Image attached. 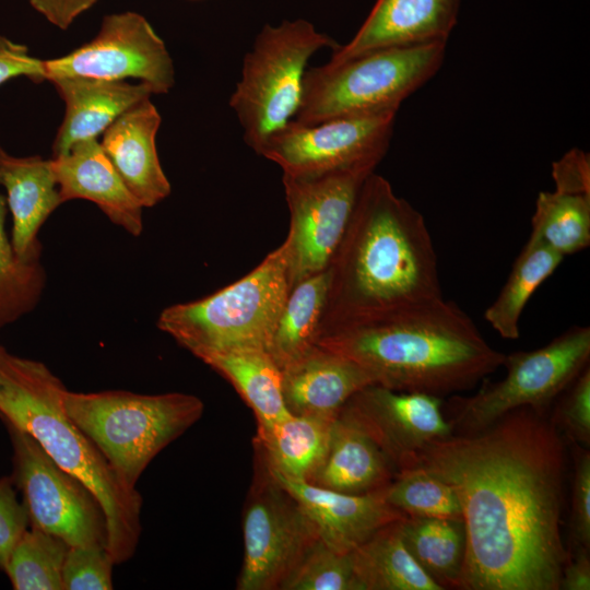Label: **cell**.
Wrapping results in <instances>:
<instances>
[{
	"label": "cell",
	"mask_w": 590,
	"mask_h": 590,
	"mask_svg": "<svg viewBox=\"0 0 590 590\" xmlns=\"http://www.w3.org/2000/svg\"><path fill=\"white\" fill-rule=\"evenodd\" d=\"M328 269L318 334L442 297L437 255L423 215L375 172L361 187Z\"/></svg>",
	"instance_id": "obj_2"
},
{
	"label": "cell",
	"mask_w": 590,
	"mask_h": 590,
	"mask_svg": "<svg viewBox=\"0 0 590 590\" xmlns=\"http://www.w3.org/2000/svg\"><path fill=\"white\" fill-rule=\"evenodd\" d=\"M281 590H359L352 552L337 551L320 539L300 560Z\"/></svg>",
	"instance_id": "obj_34"
},
{
	"label": "cell",
	"mask_w": 590,
	"mask_h": 590,
	"mask_svg": "<svg viewBox=\"0 0 590 590\" xmlns=\"http://www.w3.org/2000/svg\"><path fill=\"white\" fill-rule=\"evenodd\" d=\"M461 0H376L352 39L332 50L329 64L387 47L447 42Z\"/></svg>",
	"instance_id": "obj_16"
},
{
	"label": "cell",
	"mask_w": 590,
	"mask_h": 590,
	"mask_svg": "<svg viewBox=\"0 0 590 590\" xmlns=\"http://www.w3.org/2000/svg\"><path fill=\"white\" fill-rule=\"evenodd\" d=\"M290 291L285 239L238 281L199 300L165 308L157 326L198 358L236 349L268 351Z\"/></svg>",
	"instance_id": "obj_5"
},
{
	"label": "cell",
	"mask_w": 590,
	"mask_h": 590,
	"mask_svg": "<svg viewBox=\"0 0 590 590\" xmlns=\"http://www.w3.org/2000/svg\"><path fill=\"white\" fill-rule=\"evenodd\" d=\"M563 256L530 235L514 262L511 271L484 318L504 339L517 340L519 320L530 297L557 269Z\"/></svg>",
	"instance_id": "obj_29"
},
{
	"label": "cell",
	"mask_w": 590,
	"mask_h": 590,
	"mask_svg": "<svg viewBox=\"0 0 590 590\" xmlns=\"http://www.w3.org/2000/svg\"><path fill=\"white\" fill-rule=\"evenodd\" d=\"M334 420L291 413L258 428L255 446L271 473L309 482L324 459Z\"/></svg>",
	"instance_id": "obj_24"
},
{
	"label": "cell",
	"mask_w": 590,
	"mask_h": 590,
	"mask_svg": "<svg viewBox=\"0 0 590 590\" xmlns=\"http://www.w3.org/2000/svg\"><path fill=\"white\" fill-rule=\"evenodd\" d=\"M161 115L150 98L120 115L103 133L99 143L118 175L143 208H152L170 193L161 166L156 133Z\"/></svg>",
	"instance_id": "obj_18"
},
{
	"label": "cell",
	"mask_w": 590,
	"mask_h": 590,
	"mask_svg": "<svg viewBox=\"0 0 590 590\" xmlns=\"http://www.w3.org/2000/svg\"><path fill=\"white\" fill-rule=\"evenodd\" d=\"M3 422L13 448L12 479L23 493L30 526L70 546L107 547L106 517L95 495L60 468L32 435Z\"/></svg>",
	"instance_id": "obj_11"
},
{
	"label": "cell",
	"mask_w": 590,
	"mask_h": 590,
	"mask_svg": "<svg viewBox=\"0 0 590 590\" xmlns=\"http://www.w3.org/2000/svg\"><path fill=\"white\" fill-rule=\"evenodd\" d=\"M396 473L375 439L341 409L332 424L324 459L308 483L361 495L384 489Z\"/></svg>",
	"instance_id": "obj_22"
},
{
	"label": "cell",
	"mask_w": 590,
	"mask_h": 590,
	"mask_svg": "<svg viewBox=\"0 0 590 590\" xmlns=\"http://www.w3.org/2000/svg\"><path fill=\"white\" fill-rule=\"evenodd\" d=\"M339 45L304 19L261 28L244 57L240 79L229 97L243 138L257 154L296 116L309 59Z\"/></svg>",
	"instance_id": "obj_8"
},
{
	"label": "cell",
	"mask_w": 590,
	"mask_h": 590,
	"mask_svg": "<svg viewBox=\"0 0 590 590\" xmlns=\"http://www.w3.org/2000/svg\"><path fill=\"white\" fill-rule=\"evenodd\" d=\"M281 374L285 405L296 415L337 417L352 396L375 385L357 363L316 344Z\"/></svg>",
	"instance_id": "obj_19"
},
{
	"label": "cell",
	"mask_w": 590,
	"mask_h": 590,
	"mask_svg": "<svg viewBox=\"0 0 590 590\" xmlns=\"http://www.w3.org/2000/svg\"><path fill=\"white\" fill-rule=\"evenodd\" d=\"M44 68L46 80L138 79L153 94L168 93L175 84L174 63L163 39L143 15L130 11L106 15L91 42L66 56L44 60Z\"/></svg>",
	"instance_id": "obj_14"
},
{
	"label": "cell",
	"mask_w": 590,
	"mask_h": 590,
	"mask_svg": "<svg viewBox=\"0 0 590 590\" xmlns=\"http://www.w3.org/2000/svg\"><path fill=\"white\" fill-rule=\"evenodd\" d=\"M573 457V483L567 551L590 550V452L569 442Z\"/></svg>",
	"instance_id": "obj_37"
},
{
	"label": "cell",
	"mask_w": 590,
	"mask_h": 590,
	"mask_svg": "<svg viewBox=\"0 0 590 590\" xmlns=\"http://www.w3.org/2000/svg\"><path fill=\"white\" fill-rule=\"evenodd\" d=\"M61 201L94 202L118 226L138 236L143 206L129 191L97 139L74 143L66 154L52 157Z\"/></svg>",
	"instance_id": "obj_20"
},
{
	"label": "cell",
	"mask_w": 590,
	"mask_h": 590,
	"mask_svg": "<svg viewBox=\"0 0 590 590\" xmlns=\"http://www.w3.org/2000/svg\"><path fill=\"white\" fill-rule=\"evenodd\" d=\"M446 50L447 42L387 47L309 68L293 120L312 125L337 116L397 113L438 72Z\"/></svg>",
	"instance_id": "obj_7"
},
{
	"label": "cell",
	"mask_w": 590,
	"mask_h": 590,
	"mask_svg": "<svg viewBox=\"0 0 590 590\" xmlns=\"http://www.w3.org/2000/svg\"><path fill=\"white\" fill-rule=\"evenodd\" d=\"M400 530L411 555L442 590L460 588L467 547L463 519L403 517Z\"/></svg>",
	"instance_id": "obj_27"
},
{
	"label": "cell",
	"mask_w": 590,
	"mask_h": 590,
	"mask_svg": "<svg viewBox=\"0 0 590 590\" xmlns=\"http://www.w3.org/2000/svg\"><path fill=\"white\" fill-rule=\"evenodd\" d=\"M5 201L0 194V328L36 305L44 285L40 251L20 257L5 232Z\"/></svg>",
	"instance_id": "obj_32"
},
{
	"label": "cell",
	"mask_w": 590,
	"mask_h": 590,
	"mask_svg": "<svg viewBox=\"0 0 590 590\" xmlns=\"http://www.w3.org/2000/svg\"><path fill=\"white\" fill-rule=\"evenodd\" d=\"M586 548H577L569 553L559 583V590L590 589V557Z\"/></svg>",
	"instance_id": "obj_42"
},
{
	"label": "cell",
	"mask_w": 590,
	"mask_h": 590,
	"mask_svg": "<svg viewBox=\"0 0 590 590\" xmlns=\"http://www.w3.org/2000/svg\"><path fill=\"white\" fill-rule=\"evenodd\" d=\"M382 494L405 517L463 519L453 487L422 467L399 470Z\"/></svg>",
	"instance_id": "obj_33"
},
{
	"label": "cell",
	"mask_w": 590,
	"mask_h": 590,
	"mask_svg": "<svg viewBox=\"0 0 590 590\" xmlns=\"http://www.w3.org/2000/svg\"><path fill=\"white\" fill-rule=\"evenodd\" d=\"M48 81L66 106L52 145L54 157L66 154L79 141L96 139L126 110L153 94L142 82L131 84L85 76H56Z\"/></svg>",
	"instance_id": "obj_21"
},
{
	"label": "cell",
	"mask_w": 590,
	"mask_h": 590,
	"mask_svg": "<svg viewBox=\"0 0 590 590\" xmlns=\"http://www.w3.org/2000/svg\"><path fill=\"white\" fill-rule=\"evenodd\" d=\"M550 417L564 440L590 446V368L586 367L559 394Z\"/></svg>",
	"instance_id": "obj_35"
},
{
	"label": "cell",
	"mask_w": 590,
	"mask_h": 590,
	"mask_svg": "<svg viewBox=\"0 0 590 590\" xmlns=\"http://www.w3.org/2000/svg\"><path fill=\"white\" fill-rule=\"evenodd\" d=\"M115 564L106 546H70L62 566L66 590H110Z\"/></svg>",
	"instance_id": "obj_36"
},
{
	"label": "cell",
	"mask_w": 590,
	"mask_h": 590,
	"mask_svg": "<svg viewBox=\"0 0 590 590\" xmlns=\"http://www.w3.org/2000/svg\"><path fill=\"white\" fill-rule=\"evenodd\" d=\"M590 328L574 326L546 345L505 354L503 379L486 381L470 397H453L446 417L452 434L485 429L510 411L546 413L559 394L589 366Z\"/></svg>",
	"instance_id": "obj_9"
},
{
	"label": "cell",
	"mask_w": 590,
	"mask_h": 590,
	"mask_svg": "<svg viewBox=\"0 0 590 590\" xmlns=\"http://www.w3.org/2000/svg\"><path fill=\"white\" fill-rule=\"evenodd\" d=\"M315 344L357 363L375 385L439 398L471 389L505 358L444 296L330 327Z\"/></svg>",
	"instance_id": "obj_3"
},
{
	"label": "cell",
	"mask_w": 590,
	"mask_h": 590,
	"mask_svg": "<svg viewBox=\"0 0 590 590\" xmlns=\"http://www.w3.org/2000/svg\"><path fill=\"white\" fill-rule=\"evenodd\" d=\"M66 387L43 363L0 349V417L32 435L64 471L97 498L106 517L107 550L128 560L141 533L142 497L127 486L63 405Z\"/></svg>",
	"instance_id": "obj_4"
},
{
	"label": "cell",
	"mask_w": 590,
	"mask_h": 590,
	"mask_svg": "<svg viewBox=\"0 0 590 590\" xmlns=\"http://www.w3.org/2000/svg\"><path fill=\"white\" fill-rule=\"evenodd\" d=\"M329 284L327 268L291 288L268 347L280 369L315 345Z\"/></svg>",
	"instance_id": "obj_28"
},
{
	"label": "cell",
	"mask_w": 590,
	"mask_h": 590,
	"mask_svg": "<svg viewBox=\"0 0 590 590\" xmlns=\"http://www.w3.org/2000/svg\"><path fill=\"white\" fill-rule=\"evenodd\" d=\"M0 349H1V346H0Z\"/></svg>",
	"instance_id": "obj_43"
},
{
	"label": "cell",
	"mask_w": 590,
	"mask_h": 590,
	"mask_svg": "<svg viewBox=\"0 0 590 590\" xmlns=\"http://www.w3.org/2000/svg\"><path fill=\"white\" fill-rule=\"evenodd\" d=\"M379 445L399 470L413 464L430 442L452 435L436 396L369 385L342 408Z\"/></svg>",
	"instance_id": "obj_15"
},
{
	"label": "cell",
	"mask_w": 590,
	"mask_h": 590,
	"mask_svg": "<svg viewBox=\"0 0 590 590\" xmlns=\"http://www.w3.org/2000/svg\"><path fill=\"white\" fill-rule=\"evenodd\" d=\"M63 405L73 423L99 449L123 483L135 484L152 459L202 415L203 402L180 392H72Z\"/></svg>",
	"instance_id": "obj_6"
},
{
	"label": "cell",
	"mask_w": 590,
	"mask_h": 590,
	"mask_svg": "<svg viewBox=\"0 0 590 590\" xmlns=\"http://www.w3.org/2000/svg\"><path fill=\"white\" fill-rule=\"evenodd\" d=\"M70 545L38 528H27L13 546L3 571L15 590H61Z\"/></svg>",
	"instance_id": "obj_31"
},
{
	"label": "cell",
	"mask_w": 590,
	"mask_h": 590,
	"mask_svg": "<svg viewBox=\"0 0 590 590\" xmlns=\"http://www.w3.org/2000/svg\"><path fill=\"white\" fill-rule=\"evenodd\" d=\"M555 190L568 194L590 196V157L580 149L566 152L552 165Z\"/></svg>",
	"instance_id": "obj_39"
},
{
	"label": "cell",
	"mask_w": 590,
	"mask_h": 590,
	"mask_svg": "<svg viewBox=\"0 0 590 590\" xmlns=\"http://www.w3.org/2000/svg\"><path fill=\"white\" fill-rule=\"evenodd\" d=\"M376 168L369 166L294 177L283 175L290 210L291 288L326 270L339 246L358 192Z\"/></svg>",
	"instance_id": "obj_13"
},
{
	"label": "cell",
	"mask_w": 590,
	"mask_h": 590,
	"mask_svg": "<svg viewBox=\"0 0 590 590\" xmlns=\"http://www.w3.org/2000/svg\"><path fill=\"white\" fill-rule=\"evenodd\" d=\"M202 362L227 379L253 411L258 428L291 414L282 392V374L263 349H236L208 353Z\"/></svg>",
	"instance_id": "obj_25"
},
{
	"label": "cell",
	"mask_w": 590,
	"mask_h": 590,
	"mask_svg": "<svg viewBox=\"0 0 590 590\" xmlns=\"http://www.w3.org/2000/svg\"><path fill=\"white\" fill-rule=\"evenodd\" d=\"M0 185L12 214L11 243L20 257L40 251L37 233L61 203L52 160L16 157L0 148Z\"/></svg>",
	"instance_id": "obj_23"
},
{
	"label": "cell",
	"mask_w": 590,
	"mask_h": 590,
	"mask_svg": "<svg viewBox=\"0 0 590 590\" xmlns=\"http://www.w3.org/2000/svg\"><path fill=\"white\" fill-rule=\"evenodd\" d=\"M30 526L24 503L19 502L12 476L0 479V569L4 570L10 553Z\"/></svg>",
	"instance_id": "obj_38"
},
{
	"label": "cell",
	"mask_w": 590,
	"mask_h": 590,
	"mask_svg": "<svg viewBox=\"0 0 590 590\" xmlns=\"http://www.w3.org/2000/svg\"><path fill=\"white\" fill-rule=\"evenodd\" d=\"M243 514L238 590H281L320 540L298 502L272 476L260 453Z\"/></svg>",
	"instance_id": "obj_10"
},
{
	"label": "cell",
	"mask_w": 590,
	"mask_h": 590,
	"mask_svg": "<svg viewBox=\"0 0 590 590\" xmlns=\"http://www.w3.org/2000/svg\"><path fill=\"white\" fill-rule=\"evenodd\" d=\"M531 236L565 257L590 245V196L541 191Z\"/></svg>",
	"instance_id": "obj_30"
},
{
	"label": "cell",
	"mask_w": 590,
	"mask_h": 590,
	"mask_svg": "<svg viewBox=\"0 0 590 590\" xmlns=\"http://www.w3.org/2000/svg\"><path fill=\"white\" fill-rule=\"evenodd\" d=\"M396 115H344L312 125L292 120L266 141L259 155L279 165L283 175L294 177L376 168L389 149Z\"/></svg>",
	"instance_id": "obj_12"
},
{
	"label": "cell",
	"mask_w": 590,
	"mask_h": 590,
	"mask_svg": "<svg viewBox=\"0 0 590 590\" xmlns=\"http://www.w3.org/2000/svg\"><path fill=\"white\" fill-rule=\"evenodd\" d=\"M97 0H30L32 7L55 26L67 30Z\"/></svg>",
	"instance_id": "obj_41"
},
{
	"label": "cell",
	"mask_w": 590,
	"mask_h": 590,
	"mask_svg": "<svg viewBox=\"0 0 590 590\" xmlns=\"http://www.w3.org/2000/svg\"><path fill=\"white\" fill-rule=\"evenodd\" d=\"M16 76L45 81L44 60L32 57L26 46L0 35V85Z\"/></svg>",
	"instance_id": "obj_40"
},
{
	"label": "cell",
	"mask_w": 590,
	"mask_h": 590,
	"mask_svg": "<svg viewBox=\"0 0 590 590\" xmlns=\"http://www.w3.org/2000/svg\"><path fill=\"white\" fill-rule=\"evenodd\" d=\"M400 520L379 529L352 551L359 590H442L406 548Z\"/></svg>",
	"instance_id": "obj_26"
},
{
	"label": "cell",
	"mask_w": 590,
	"mask_h": 590,
	"mask_svg": "<svg viewBox=\"0 0 590 590\" xmlns=\"http://www.w3.org/2000/svg\"><path fill=\"white\" fill-rule=\"evenodd\" d=\"M449 483L467 533L461 590H559L565 440L531 408L423 448L411 467ZM409 467V468H411Z\"/></svg>",
	"instance_id": "obj_1"
},
{
	"label": "cell",
	"mask_w": 590,
	"mask_h": 590,
	"mask_svg": "<svg viewBox=\"0 0 590 590\" xmlns=\"http://www.w3.org/2000/svg\"><path fill=\"white\" fill-rule=\"evenodd\" d=\"M271 474L303 507L319 538L340 552L351 553L379 529L405 517L387 503L382 489L354 495Z\"/></svg>",
	"instance_id": "obj_17"
}]
</instances>
